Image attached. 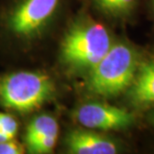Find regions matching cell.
I'll use <instances>...</instances> for the list:
<instances>
[{
  "label": "cell",
  "instance_id": "5",
  "mask_svg": "<svg viewBox=\"0 0 154 154\" xmlns=\"http://www.w3.org/2000/svg\"><path fill=\"white\" fill-rule=\"evenodd\" d=\"M26 117L21 132L26 153H54L60 141V123L55 112L44 108Z\"/></svg>",
  "mask_w": 154,
  "mask_h": 154
},
{
  "label": "cell",
  "instance_id": "12",
  "mask_svg": "<svg viewBox=\"0 0 154 154\" xmlns=\"http://www.w3.org/2000/svg\"><path fill=\"white\" fill-rule=\"evenodd\" d=\"M152 118H153V121H154V113H153V116H152Z\"/></svg>",
  "mask_w": 154,
  "mask_h": 154
},
{
  "label": "cell",
  "instance_id": "2",
  "mask_svg": "<svg viewBox=\"0 0 154 154\" xmlns=\"http://www.w3.org/2000/svg\"><path fill=\"white\" fill-rule=\"evenodd\" d=\"M113 42L103 23L82 13L70 19L63 30L50 66L61 76H84L102 59Z\"/></svg>",
  "mask_w": 154,
  "mask_h": 154
},
{
  "label": "cell",
  "instance_id": "1",
  "mask_svg": "<svg viewBox=\"0 0 154 154\" xmlns=\"http://www.w3.org/2000/svg\"><path fill=\"white\" fill-rule=\"evenodd\" d=\"M69 0H0V65L50 66Z\"/></svg>",
  "mask_w": 154,
  "mask_h": 154
},
{
  "label": "cell",
  "instance_id": "9",
  "mask_svg": "<svg viewBox=\"0 0 154 154\" xmlns=\"http://www.w3.org/2000/svg\"><path fill=\"white\" fill-rule=\"evenodd\" d=\"M94 8L111 19L127 17L133 11L136 0H91Z\"/></svg>",
  "mask_w": 154,
  "mask_h": 154
},
{
  "label": "cell",
  "instance_id": "7",
  "mask_svg": "<svg viewBox=\"0 0 154 154\" xmlns=\"http://www.w3.org/2000/svg\"><path fill=\"white\" fill-rule=\"evenodd\" d=\"M60 144L62 152L69 154H115L120 150L114 139L84 127L69 129Z\"/></svg>",
  "mask_w": 154,
  "mask_h": 154
},
{
  "label": "cell",
  "instance_id": "3",
  "mask_svg": "<svg viewBox=\"0 0 154 154\" xmlns=\"http://www.w3.org/2000/svg\"><path fill=\"white\" fill-rule=\"evenodd\" d=\"M61 75L51 66L15 67L0 73V108L26 117L58 102Z\"/></svg>",
  "mask_w": 154,
  "mask_h": 154
},
{
  "label": "cell",
  "instance_id": "4",
  "mask_svg": "<svg viewBox=\"0 0 154 154\" xmlns=\"http://www.w3.org/2000/svg\"><path fill=\"white\" fill-rule=\"evenodd\" d=\"M138 67L134 48L123 41H114L102 59L83 76V88L94 97L118 96L132 85Z\"/></svg>",
  "mask_w": 154,
  "mask_h": 154
},
{
  "label": "cell",
  "instance_id": "6",
  "mask_svg": "<svg viewBox=\"0 0 154 154\" xmlns=\"http://www.w3.org/2000/svg\"><path fill=\"white\" fill-rule=\"evenodd\" d=\"M72 118L81 127L101 132L126 129L134 121L133 114L125 108L96 100L78 104Z\"/></svg>",
  "mask_w": 154,
  "mask_h": 154
},
{
  "label": "cell",
  "instance_id": "11",
  "mask_svg": "<svg viewBox=\"0 0 154 154\" xmlns=\"http://www.w3.org/2000/svg\"><path fill=\"white\" fill-rule=\"evenodd\" d=\"M25 147L17 138L0 142V154H24Z\"/></svg>",
  "mask_w": 154,
  "mask_h": 154
},
{
  "label": "cell",
  "instance_id": "8",
  "mask_svg": "<svg viewBox=\"0 0 154 154\" xmlns=\"http://www.w3.org/2000/svg\"><path fill=\"white\" fill-rule=\"evenodd\" d=\"M129 97L136 106L154 104V62L142 63L138 67L134 81L130 86Z\"/></svg>",
  "mask_w": 154,
  "mask_h": 154
},
{
  "label": "cell",
  "instance_id": "10",
  "mask_svg": "<svg viewBox=\"0 0 154 154\" xmlns=\"http://www.w3.org/2000/svg\"><path fill=\"white\" fill-rule=\"evenodd\" d=\"M14 113L0 111V142L17 138L20 133V120Z\"/></svg>",
  "mask_w": 154,
  "mask_h": 154
}]
</instances>
